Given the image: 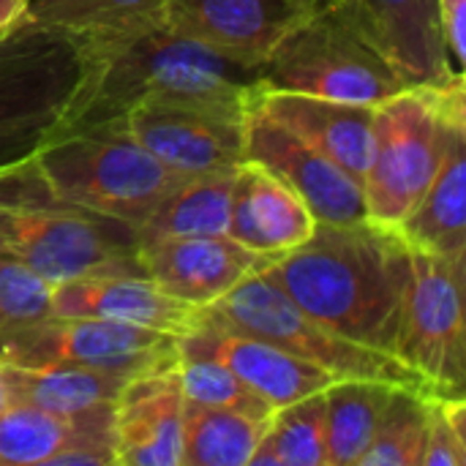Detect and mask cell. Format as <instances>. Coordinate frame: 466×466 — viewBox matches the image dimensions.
I'll return each mask as SVG.
<instances>
[{"instance_id": "6da1fadb", "label": "cell", "mask_w": 466, "mask_h": 466, "mask_svg": "<svg viewBox=\"0 0 466 466\" xmlns=\"http://www.w3.org/2000/svg\"><path fill=\"white\" fill-rule=\"evenodd\" d=\"M257 87L254 66L224 57L161 16L82 38V76L49 139L123 123L137 104L153 98L246 109Z\"/></svg>"}, {"instance_id": "7a4b0ae2", "label": "cell", "mask_w": 466, "mask_h": 466, "mask_svg": "<svg viewBox=\"0 0 466 466\" xmlns=\"http://www.w3.org/2000/svg\"><path fill=\"white\" fill-rule=\"evenodd\" d=\"M268 276L319 325L396 355L412 276L410 246L396 229L317 224L306 243L270 262Z\"/></svg>"}, {"instance_id": "3957f363", "label": "cell", "mask_w": 466, "mask_h": 466, "mask_svg": "<svg viewBox=\"0 0 466 466\" xmlns=\"http://www.w3.org/2000/svg\"><path fill=\"white\" fill-rule=\"evenodd\" d=\"M0 251L52 287L85 276L142 273L137 232L63 199L33 156L0 167Z\"/></svg>"}, {"instance_id": "277c9868", "label": "cell", "mask_w": 466, "mask_h": 466, "mask_svg": "<svg viewBox=\"0 0 466 466\" xmlns=\"http://www.w3.org/2000/svg\"><path fill=\"white\" fill-rule=\"evenodd\" d=\"M33 161L63 199L134 232L188 177L150 156L123 123L49 139Z\"/></svg>"}, {"instance_id": "5b68a950", "label": "cell", "mask_w": 466, "mask_h": 466, "mask_svg": "<svg viewBox=\"0 0 466 466\" xmlns=\"http://www.w3.org/2000/svg\"><path fill=\"white\" fill-rule=\"evenodd\" d=\"M202 322L262 339L284 350L287 355L328 371L336 380H374L442 399L434 385L404 366L396 355L360 347L311 319L292 298L284 295V289L268 276V270L248 276L221 300L205 306Z\"/></svg>"}, {"instance_id": "8992f818", "label": "cell", "mask_w": 466, "mask_h": 466, "mask_svg": "<svg viewBox=\"0 0 466 466\" xmlns=\"http://www.w3.org/2000/svg\"><path fill=\"white\" fill-rule=\"evenodd\" d=\"M262 90H292L377 106L407 87L396 66L333 5L295 25L257 66Z\"/></svg>"}, {"instance_id": "52a82bcc", "label": "cell", "mask_w": 466, "mask_h": 466, "mask_svg": "<svg viewBox=\"0 0 466 466\" xmlns=\"http://www.w3.org/2000/svg\"><path fill=\"white\" fill-rule=\"evenodd\" d=\"M82 76V35L27 16L0 33V167L35 156Z\"/></svg>"}, {"instance_id": "ba28073f", "label": "cell", "mask_w": 466, "mask_h": 466, "mask_svg": "<svg viewBox=\"0 0 466 466\" xmlns=\"http://www.w3.org/2000/svg\"><path fill=\"white\" fill-rule=\"evenodd\" d=\"M442 137L445 85H407L374 106L363 175L366 221L385 229L401 227L431 183Z\"/></svg>"}, {"instance_id": "9c48e42d", "label": "cell", "mask_w": 466, "mask_h": 466, "mask_svg": "<svg viewBox=\"0 0 466 466\" xmlns=\"http://www.w3.org/2000/svg\"><path fill=\"white\" fill-rule=\"evenodd\" d=\"M410 289L404 300L396 358L420 374L440 396H464V273L451 262L410 246Z\"/></svg>"}, {"instance_id": "30bf717a", "label": "cell", "mask_w": 466, "mask_h": 466, "mask_svg": "<svg viewBox=\"0 0 466 466\" xmlns=\"http://www.w3.org/2000/svg\"><path fill=\"white\" fill-rule=\"evenodd\" d=\"M175 355L177 339L101 317L46 314L0 336V363L22 369L90 366L134 377Z\"/></svg>"}, {"instance_id": "8fae6325", "label": "cell", "mask_w": 466, "mask_h": 466, "mask_svg": "<svg viewBox=\"0 0 466 466\" xmlns=\"http://www.w3.org/2000/svg\"><path fill=\"white\" fill-rule=\"evenodd\" d=\"M246 109L153 98L137 104L123 117V126L150 156L180 175L229 172L246 161Z\"/></svg>"}, {"instance_id": "7c38bea8", "label": "cell", "mask_w": 466, "mask_h": 466, "mask_svg": "<svg viewBox=\"0 0 466 466\" xmlns=\"http://www.w3.org/2000/svg\"><path fill=\"white\" fill-rule=\"evenodd\" d=\"M243 150L246 161L284 180L319 224L347 227L366 221L363 183L254 104H248L243 120Z\"/></svg>"}, {"instance_id": "4fadbf2b", "label": "cell", "mask_w": 466, "mask_h": 466, "mask_svg": "<svg viewBox=\"0 0 466 466\" xmlns=\"http://www.w3.org/2000/svg\"><path fill=\"white\" fill-rule=\"evenodd\" d=\"M328 0H167L164 19L183 35L246 66L270 49Z\"/></svg>"}, {"instance_id": "5bb4252c", "label": "cell", "mask_w": 466, "mask_h": 466, "mask_svg": "<svg viewBox=\"0 0 466 466\" xmlns=\"http://www.w3.org/2000/svg\"><path fill=\"white\" fill-rule=\"evenodd\" d=\"M0 466H115L112 401L68 415L11 404L0 418Z\"/></svg>"}, {"instance_id": "9a60e30c", "label": "cell", "mask_w": 466, "mask_h": 466, "mask_svg": "<svg viewBox=\"0 0 466 466\" xmlns=\"http://www.w3.org/2000/svg\"><path fill=\"white\" fill-rule=\"evenodd\" d=\"M407 246L466 265V87L445 85V137L437 169L415 210L396 229Z\"/></svg>"}, {"instance_id": "2e32d148", "label": "cell", "mask_w": 466, "mask_h": 466, "mask_svg": "<svg viewBox=\"0 0 466 466\" xmlns=\"http://www.w3.org/2000/svg\"><path fill=\"white\" fill-rule=\"evenodd\" d=\"M139 270L172 298L205 309L240 281L270 268L273 257L257 254L229 235L161 238L139 243Z\"/></svg>"}, {"instance_id": "e0dca14e", "label": "cell", "mask_w": 466, "mask_h": 466, "mask_svg": "<svg viewBox=\"0 0 466 466\" xmlns=\"http://www.w3.org/2000/svg\"><path fill=\"white\" fill-rule=\"evenodd\" d=\"M183 407L177 355L134 374L112 401L115 466H180Z\"/></svg>"}, {"instance_id": "ac0fdd59", "label": "cell", "mask_w": 466, "mask_h": 466, "mask_svg": "<svg viewBox=\"0 0 466 466\" xmlns=\"http://www.w3.org/2000/svg\"><path fill=\"white\" fill-rule=\"evenodd\" d=\"M404 76L407 85H448L453 66L440 22L437 0H330Z\"/></svg>"}, {"instance_id": "d6986e66", "label": "cell", "mask_w": 466, "mask_h": 466, "mask_svg": "<svg viewBox=\"0 0 466 466\" xmlns=\"http://www.w3.org/2000/svg\"><path fill=\"white\" fill-rule=\"evenodd\" d=\"M52 314L101 317L180 339L199 328L202 309L164 292L145 273L85 276L52 287Z\"/></svg>"}, {"instance_id": "ffe728a7", "label": "cell", "mask_w": 466, "mask_h": 466, "mask_svg": "<svg viewBox=\"0 0 466 466\" xmlns=\"http://www.w3.org/2000/svg\"><path fill=\"white\" fill-rule=\"evenodd\" d=\"M180 352L210 358L227 366L238 380H243L270 410L287 407L298 399L328 390L336 377L328 371L287 355L284 350L235 330H221L199 322L191 333L177 339Z\"/></svg>"}, {"instance_id": "44dd1931", "label": "cell", "mask_w": 466, "mask_h": 466, "mask_svg": "<svg viewBox=\"0 0 466 466\" xmlns=\"http://www.w3.org/2000/svg\"><path fill=\"white\" fill-rule=\"evenodd\" d=\"M251 104L363 183L371 153L374 106L262 87L254 90Z\"/></svg>"}, {"instance_id": "7402d4cb", "label": "cell", "mask_w": 466, "mask_h": 466, "mask_svg": "<svg viewBox=\"0 0 466 466\" xmlns=\"http://www.w3.org/2000/svg\"><path fill=\"white\" fill-rule=\"evenodd\" d=\"M309 205L273 172L254 161H243L232 183L229 238L246 248L279 259L306 243L317 229Z\"/></svg>"}, {"instance_id": "603a6c76", "label": "cell", "mask_w": 466, "mask_h": 466, "mask_svg": "<svg viewBox=\"0 0 466 466\" xmlns=\"http://www.w3.org/2000/svg\"><path fill=\"white\" fill-rule=\"evenodd\" d=\"M235 172L188 175L175 191H169L150 218L139 227V243L161 238H194V235H227L232 210Z\"/></svg>"}, {"instance_id": "cb8c5ba5", "label": "cell", "mask_w": 466, "mask_h": 466, "mask_svg": "<svg viewBox=\"0 0 466 466\" xmlns=\"http://www.w3.org/2000/svg\"><path fill=\"white\" fill-rule=\"evenodd\" d=\"M5 380L14 396V404L38 407L46 412L68 415L96 404H109L117 399L131 374L90 369V366H44L22 369L5 366Z\"/></svg>"}, {"instance_id": "d4e9b609", "label": "cell", "mask_w": 466, "mask_h": 466, "mask_svg": "<svg viewBox=\"0 0 466 466\" xmlns=\"http://www.w3.org/2000/svg\"><path fill=\"white\" fill-rule=\"evenodd\" d=\"M393 390L374 380H336L325 390V466H358Z\"/></svg>"}, {"instance_id": "484cf974", "label": "cell", "mask_w": 466, "mask_h": 466, "mask_svg": "<svg viewBox=\"0 0 466 466\" xmlns=\"http://www.w3.org/2000/svg\"><path fill=\"white\" fill-rule=\"evenodd\" d=\"M268 420L186 399L180 466H251Z\"/></svg>"}, {"instance_id": "4316f807", "label": "cell", "mask_w": 466, "mask_h": 466, "mask_svg": "<svg viewBox=\"0 0 466 466\" xmlns=\"http://www.w3.org/2000/svg\"><path fill=\"white\" fill-rule=\"evenodd\" d=\"M251 466H325V390L270 412Z\"/></svg>"}, {"instance_id": "83f0119b", "label": "cell", "mask_w": 466, "mask_h": 466, "mask_svg": "<svg viewBox=\"0 0 466 466\" xmlns=\"http://www.w3.org/2000/svg\"><path fill=\"white\" fill-rule=\"evenodd\" d=\"M434 399L396 388L380 415L374 437L358 466H420L429 442Z\"/></svg>"}, {"instance_id": "f1b7e54d", "label": "cell", "mask_w": 466, "mask_h": 466, "mask_svg": "<svg viewBox=\"0 0 466 466\" xmlns=\"http://www.w3.org/2000/svg\"><path fill=\"white\" fill-rule=\"evenodd\" d=\"M167 0H27L25 16L71 35H104L164 16Z\"/></svg>"}, {"instance_id": "f546056e", "label": "cell", "mask_w": 466, "mask_h": 466, "mask_svg": "<svg viewBox=\"0 0 466 466\" xmlns=\"http://www.w3.org/2000/svg\"><path fill=\"white\" fill-rule=\"evenodd\" d=\"M177 374H180L183 396L188 401L218 407V410H232L257 420H268L273 412L243 380H238L227 366L210 358L177 350Z\"/></svg>"}, {"instance_id": "4dcf8cb0", "label": "cell", "mask_w": 466, "mask_h": 466, "mask_svg": "<svg viewBox=\"0 0 466 466\" xmlns=\"http://www.w3.org/2000/svg\"><path fill=\"white\" fill-rule=\"evenodd\" d=\"M52 314V284L19 259L0 254V336Z\"/></svg>"}, {"instance_id": "1f68e13d", "label": "cell", "mask_w": 466, "mask_h": 466, "mask_svg": "<svg viewBox=\"0 0 466 466\" xmlns=\"http://www.w3.org/2000/svg\"><path fill=\"white\" fill-rule=\"evenodd\" d=\"M420 466H466V399H434L429 442Z\"/></svg>"}, {"instance_id": "d6a6232c", "label": "cell", "mask_w": 466, "mask_h": 466, "mask_svg": "<svg viewBox=\"0 0 466 466\" xmlns=\"http://www.w3.org/2000/svg\"><path fill=\"white\" fill-rule=\"evenodd\" d=\"M437 22L456 68L466 63V0H437Z\"/></svg>"}, {"instance_id": "836d02e7", "label": "cell", "mask_w": 466, "mask_h": 466, "mask_svg": "<svg viewBox=\"0 0 466 466\" xmlns=\"http://www.w3.org/2000/svg\"><path fill=\"white\" fill-rule=\"evenodd\" d=\"M27 0H0V33L25 16Z\"/></svg>"}, {"instance_id": "e575fe53", "label": "cell", "mask_w": 466, "mask_h": 466, "mask_svg": "<svg viewBox=\"0 0 466 466\" xmlns=\"http://www.w3.org/2000/svg\"><path fill=\"white\" fill-rule=\"evenodd\" d=\"M11 404H14V396H11V388H8V380H5V371H3V363H0V418Z\"/></svg>"}, {"instance_id": "d590c367", "label": "cell", "mask_w": 466, "mask_h": 466, "mask_svg": "<svg viewBox=\"0 0 466 466\" xmlns=\"http://www.w3.org/2000/svg\"><path fill=\"white\" fill-rule=\"evenodd\" d=\"M0 254H3V251H0Z\"/></svg>"}, {"instance_id": "8d00e7d4", "label": "cell", "mask_w": 466, "mask_h": 466, "mask_svg": "<svg viewBox=\"0 0 466 466\" xmlns=\"http://www.w3.org/2000/svg\"><path fill=\"white\" fill-rule=\"evenodd\" d=\"M328 3H330V0H328Z\"/></svg>"}]
</instances>
